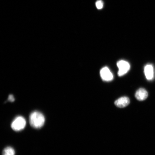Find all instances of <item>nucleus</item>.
<instances>
[{
	"label": "nucleus",
	"mask_w": 155,
	"mask_h": 155,
	"mask_svg": "<svg viewBox=\"0 0 155 155\" xmlns=\"http://www.w3.org/2000/svg\"><path fill=\"white\" fill-rule=\"evenodd\" d=\"M144 73L146 78L148 80H152L154 76V70L153 66L147 64L144 68Z\"/></svg>",
	"instance_id": "nucleus-7"
},
{
	"label": "nucleus",
	"mask_w": 155,
	"mask_h": 155,
	"mask_svg": "<svg viewBox=\"0 0 155 155\" xmlns=\"http://www.w3.org/2000/svg\"><path fill=\"white\" fill-rule=\"evenodd\" d=\"M8 101L11 102H14L15 101V98L12 94H10L8 96Z\"/></svg>",
	"instance_id": "nucleus-10"
},
{
	"label": "nucleus",
	"mask_w": 155,
	"mask_h": 155,
	"mask_svg": "<svg viewBox=\"0 0 155 155\" xmlns=\"http://www.w3.org/2000/svg\"><path fill=\"white\" fill-rule=\"evenodd\" d=\"M117 65L119 69L118 73L119 76H122L125 74L129 71L130 68L129 64L124 61H120L117 62Z\"/></svg>",
	"instance_id": "nucleus-3"
},
{
	"label": "nucleus",
	"mask_w": 155,
	"mask_h": 155,
	"mask_svg": "<svg viewBox=\"0 0 155 155\" xmlns=\"http://www.w3.org/2000/svg\"><path fill=\"white\" fill-rule=\"evenodd\" d=\"M26 124L25 118L22 116H19L15 118L12 123L11 127L15 131H20L25 128Z\"/></svg>",
	"instance_id": "nucleus-2"
},
{
	"label": "nucleus",
	"mask_w": 155,
	"mask_h": 155,
	"mask_svg": "<svg viewBox=\"0 0 155 155\" xmlns=\"http://www.w3.org/2000/svg\"><path fill=\"white\" fill-rule=\"evenodd\" d=\"M101 76L104 81H111L113 79V75L107 67L103 68L100 71Z\"/></svg>",
	"instance_id": "nucleus-4"
},
{
	"label": "nucleus",
	"mask_w": 155,
	"mask_h": 155,
	"mask_svg": "<svg viewBox=\"0 0 155 155\" xmlns=\"http://www.w3.org/2000/svg\"><path fill=\"white\" fill-rule=\"evenodd\" d=\"M15 151L12 147H7L4 150L2 155H15Z\"/></svg>",
	"instance_id": "nucleus-8"
},
{
	"label": "nucleus",
	"mask_w": 155,
	"mask_h": 155,
	"mask_svg": "<svg viewBox=\"0 0 155 155\" xmlns=\"http://www.w3.org/2000/svg\"><path fill=\"white\" fill-rule=\"evenodd\" d=\"M148 93L147 91L143 88H140L135 93L136 98L139 101H143L146 100L148 97Z\"/></svg>",
	"instance_id": "nucleus-6"
},
{
	"label": "nucleus",
	"mask_w": 155,
	"mask_h": 155,
	"mask_svg": "<svg viewBox=\"0 0 155 155\" xmlns=\"http://www.w3.org/2000/svg\"><path fill=\"white\" fill-rule=\"evenodd\" d=\"M96 5L97 8L98 9H102L104 6L103 2L102 0H98L96 2Z\"/></svg>",
	"instance_id": "nucleus-9"
},
{
	"label": "nucleus",
	"mask_w": 155,
	"mask_h": 155,
	"mask_svg": "<svg viewBox=\"0 0 155 155\" xmlns=\"http://www.w3.org/2000/svg\"><path fill=\"white\" fill-rule=\"evenodd\" d=\"M29 120L32 127L38 129L43 127L45 122V118L41 112L35 111L30 114Z\"/></svg>",
	"instance_id": "nucleus-1"
},
{
	"label": "nucleus",
	"mask_w": 155,
	"mask_h": 155,
	"mask_svg": "<svg viewBox=\"0 0 155 155\" xmlns=\"http://www.w3.org/2000/svg\"><path fill=\"white\" fill-rule=\"evenodd\" d=\"M130 101L128 97H123L116 100L115 102V105L119 108L126 107L130 104Z\"/></svg>",
	"instance_id": "nucleus-5"
}]
</instances>
